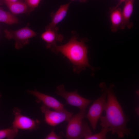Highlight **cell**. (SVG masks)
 Segmentation results:
<instances>
[{"instance_id":"ba28073f","label":"cell","mask_w":139,"mask_h":139,"mask_svg":"<svg viewBox=\"0 0 139 139\" xmlns=\"http://www.w3.org/2000/svg\"><path fill=\"white\" fill-rule=\"evenodd\" d=\"M13 112L14 118L12 127L30 131L36 130L38 128L40 122L38 120L21 114L20 110L17 107L14 109Z\"/></svg>"},{"instance_id":"30bf717a","label":"cell","mask_w":139,"mask_h":139,"mask_svg":"<svg viewBox=\"0 0 139 139\" xmlns=\"http://www.w3.org/2000/svg\"><path fill=\"white\" fill-rule=\"evenodd\" d=\"M58 28L56 27L53 29H48L41 34V38L46 43L47 48L51 47L56 45V41L62 42L63 39L62 35L57 33Z\"/></svg>"},{"instance_id":"7a4b0ae2","label":"cell","mask_w":139,"mask_h":139,"mask_svg":"<svg viewBox=\"0 0 139 139\" xmlns=\"http://www.w3.org/2000/svg\"><path fill=\"white\" fill-rule=\"evenodd\" d=\"M51 50L55 53H60L72 63L74 72L79 73L86 67H91L87 56V47L82 41H79L73 36L68 42L61 46H52Z\"/></svg>"},{"instance_id":"52a82bcc","label":"cell","mask_w":139,"mask_h":139,"mask_svg":"<svg viewBox=\"0 0 139 139\" xmlns=\"http://www.w3.org/2000/svg\"><path fill=\"white\" fill-rule=\"evenodd\" d=\"M106 93L105 91L95 100L89 108L85 117L89 120L93 130L95 129L98 121L101 116L106 103Z\"/></svg>"},{"instance_id":"d6986e66","label":"cell","mask_w":139,"mask_h":139,"mask_svg":"<svg viewBox=\"0 0 139 139\" xmlns=\"http://www.w3.org/2000/svg\"><path fill=\"white\" fill-rule=\"evenodd\" d=\"M60 135H57L54 132V129H53L51 132L45 137V139H60L62 138Z\"/></svg>"},{"instance_id":"5bb4252c","label":"cell","mask_w":139,"mask_h":139,"mask_svg":"<svg viewBox=\"0 0 139 139\" xmlns=\"http://www.w3.org/2000/svg\"><path fill=\"white\" fill-rule=\"evenodd\" d=\"M121 10L117 8L110 11V18L111 23V31L116 32L120 28L123 19Z\"/></svg>"},{"instance_id":"9c48e42d","label":"cell","mask_w":139,"mask_h":139,"mask_svg":"<svg viewBox=\"0 0 139 139\" xmlns=\"http://www.w3.org/2000/svg\"><path fill=\"white\" fill-rule=\"evenodd\" d=\"M27 92L36 97L38 101L42 102L43 104L48 108L54 110H61L64 109V105L54 98L41 93L36 90H28Z\"/></svg>"},{"instance_id":"603a6c76","label":"cell","mask_w":139,"mask_h":139,"mask_svg":"<svg viewBox=\"0 0 139 139\" xmlns=\"http://www.w3.org/2000/svg\"><path fill=\"white\" fill-rule=\"evenodd\" d=\"M1 94L0 93V98H1Z\"/></svg>"},{"instance_id":"9a60e30c","label":"cell","mask_w":139,"mask_h":139,"mask_svg":"<svg viewBox=\"0 0 139 139\" xmlns=\"http://www.w3.org/2000/svg\"><path fill=\"white\" fill-rule=\"evenodd\" d=\"M18 22L14 14L0 8V22L12 24L17 23Z\"/></svg>"},{"instance_id":"ac0fdd59","label":"cell","mask_w":139,"mask_h":139,"mask_svg":"<svg viewBox=\"0 0 139 139\" xmlns=\"http://www.w3.org/2000/svg\"><path fill=\"white\" fill-rule=\"evenodd\" d=\"M41 0H25V2L30 7L34 9L37 7Z\"/></svg>"},{"instance_id":"3957f363","label":"cell","mask_w":139,"mask_h":139,"mask_svg":"<svg viewBox=\"0 0 139 139\" xmlns=\"http://www.w3.org/2000/svg\"><path fill=\"white\" fill-rule=\"evenodd\" d=\"M80 110L79 113L72 115L67 122L65 135L67 139H81L92 134L88 124L83 120L86 114V109Z\"/></svg>"},{"instance_id":"8992f818","label":"cell","mask_w":139,"mask_h":139,"mask_svg":"<svg viewBox=\"0 0 139 139\" xmlns=\"http://www.w3.org/2000/svg\"><path fill=\"white\" fill-rule=\"evenodd\" d=\"M40 109L44 115L45 121L49 125L52 126H55L64 121L67 122L73 115L72 113L64 109L50 110L43 104Z\"/></svg>"},{"instance_id":"cb8c5ba5","label":"cell","mask_w":139,"mask_h":139,"mask_svg":"<svg viewBox=\"0 0 139 139\" xmlns=\"http://www.w3.org/2000/svg\"><path fill=\"white\" fill-rule=\"evenodd\" d=\"M126 0H123V2H124H124L125 1H126Z\"/></svg>"},{"instance_id":"e0dca14e","label":"cell","mask_w":139,"mask_h":139,"mask_svg":"<svg viewBox=\"0 0 139 139\" xmlns=\"http://www.w3.org/2000/svg\"><path fill=\"white\" fill-rule=\"evenodd\" d=\"M110 128L109 127H102L101 131L99 133L94 134H91L85 136V139H105L106 138V135L109 131H111Z\"/></svg>"},{"instance_id":"6da1fadb","label":"cell","mask_w":139,"mask_h":139,"mask_svg":"<svg viewBox=\"0 0 139 139\" xmlns=\"http://www.w3.org/2000/svg\"><path fill=\"white\" fill-rule=\"evenodd\" d=\"M105 91L107 98L104 110L105 115L100 118L102 127L110 128L111 134H117L118 138L123 137L124 135L132 136L131 129L126 127L128 118L124 113L112 89L107 88Z\"/></svg>"},{"instance_id":"2e32d148","label":"cell","mask_w":139,"mask_h":139,"mask_svg":"<svg viewBox=\"0 0 139 139\" xmlns=\"http://www.w3.org/2000/svg\"><path fill=\"white\" fill-rule=\"evenodd\" d=\"M18 129L12 127L0 130V139H13L17 135Z\"/></svg>"},{"instance_id":"44dd1931","label":"cell","mask_w":139,"mask_h":139,"mask_svg":"<svg viewBox=\"0 0 139 139\" xmlns=\"http://www.w3.org/2000/svg\"><path fill=\"white\" fill-rule=\"evenodd\" d=\"M75 0H71V2H72L73 1H74ZM80 2H85L87 0H78Z\"/></svg>"},{"instance_id":"5b68a950","label":"cell","mask_w":139,"mask_h":139,"mask_svg":"<svg viewBox=\"0 0 139 139\" xmlns=\"http://www.w3.org/2000/svg\"><path fill=\"white\" fill-rule=\"evenodd\" d=\"M5 32L7 39L14 40L15 47L17 49L28 44L29 42V39L37 35L34 31L27 26L15 31L5 30Z\"/></svg>"},{"instance_id":"ffe728a7","label":"cell","mask_w":139,"mask_h":139,"mask_svg":"<svg viewBox=\"0 0 139 139\" xmlns=\"http://www.w3.org/2000/svg\"><path fill=\"white\" fill-rule=\"evenodd\" d=\"M120 1L118 3V4L115 7H112L110 9V11H112L113 10L117 8L119 6V5L123 2V0H119Z\"/></svg>"},{"instance_id":"4fadbf2b","label":"cell","mask_w":139,"mask_h":139,"mask_svg":"<svg viewBox=\"0 0 139 139\" xmlns=\"http://www.w3.org/2000/svg\"><path fill=\"white\" fill-rule=\"evenodd\" d=\"M4 3L14 15L28 13L33 9L29 7L25 2L20 0L11 2L4 0Z\"/></svg>"},{"instance_id":"8fae6325","label":"cell","mask_w":139,"mask_h":139,"mask_svg":"<svg viewBox=\"0 0 139 139\" xmlns=\"http://www.w3.org/2000/svg\"><path fill=\"white\" fill-rule=\"evenodd\" d=\"M71 2L67 4L61 5L58 10L55 12L51 13V22L46 28V29H53L56 25L61 22L65 17Z\"/></svg>"},{"instance_id":"7c38bea8","label":"cell","mask_w":139,"mask_h":139,"mask_svg":"<svg viewBox=\"0 0 139 139\" xmlns=\"http://www.w3.org/2000/svg\"><path fill=\"white\" fill-rule=\"evenodd\" d=\"M134 1V0L124 1V5L121 10L123 20L120 28L121 29H124L125 27L130 28L132 27L133 24L129 20L133 11Z\"/></svg>"},{"instance_id":"277c9868","label":"cell","mask_w":139,"mask_h":139,"mask_svg":"<svg viewBox=\"0 0 139 139\" xmlns=\"http://www.w3.org/2000/svg\"><path fill=\"white\" fill-rule=\"evenodd\" d=\"M55 93L57 95L64 98L67 104L76 107L80 110L86 109L88 105L92 102V100L80 96L77 93V90L73 92L66 91L63 84L57 87Z\"/></svg>"},{"instance_id":"7402d4cb","label":"cell","mask_w":139,"mask_h":139,"mask_svg":"<svg viewBox=\"0 0 139 139\" xmlns=\"http://www.w3.org/2000/svg\"><path fill=\"white\" fill-rule=\"evenodd\" d=\"M8 1H9V2H16L19 1H20L21 0H6ZM25 1V0H24Z\"/></svg>"}]
</instances>
